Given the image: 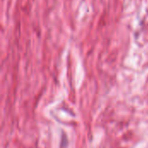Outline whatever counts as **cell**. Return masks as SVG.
Returning <instances> with one entry per match:
<instances>
[]
</instances>
